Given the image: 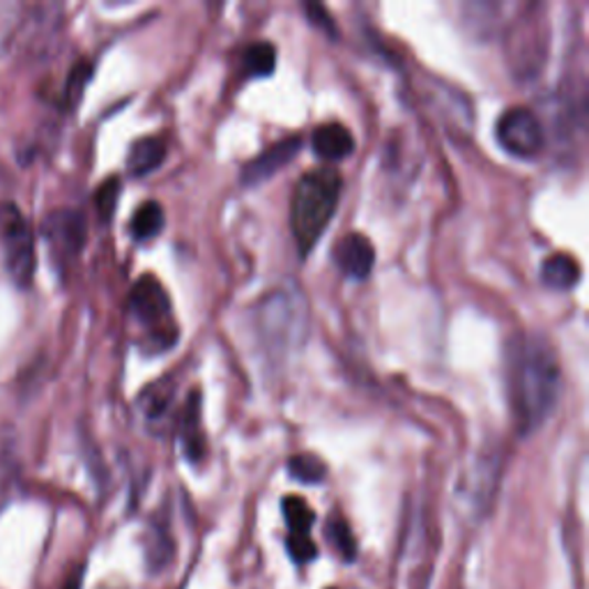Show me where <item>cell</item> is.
Masks as SVG:
<instances>
[{
    "label": "cell",
    "mask_w": 589,
    "mask_h": 589,
    "mask_svg": "<svg viewBox=\"0 0 589 589\" xmlns=\"http://www.w3.org/2000/svg\"><path fill=\"white\" fill-rule=\"evenodd\" d=\"M302 148V138L299 136H288L284 141H278L274 146H270L263 155H259L256 159H251L244 171H242V182L244 185H261L267 178H272L274 173L282 171L284 166H288Z\"/></svg>",
    "instance_id": "cell-9"
},
{
    "label": "cell",
    "mask_w": 589,
    "mask_h": 589,
    "mask_svg": "<svg viewBox=\"0 0 589 589\" xmlns=\"http://www.w3.org/2000/svg\"><path fill=\"white\" fill-rule=\"evenodd\" d=\"M0 242H3L6 270L19 288L31 286L35 274V242L28 221L14 203H0Z\"/></svg>",
    "instance_id": "cell-5"
},
{
    "label": "cell",
    "mask_w": 589,
    "mask_h": 589,
    "mask_svg": "<svg viewBox=\"0 0 589 589\" xmlns=\"http://www.w3.org/2000/svg\"><path fill=\"white\" fill-rule=\"evenodd\" d=\"M42 233L55 256L74 259L86 244V219L76 210H53L42 223Z\"/></svg>",
    "instance_id": "cell-7"
},
{
    "label": "cell",
    "mask_w": 589,
    "mask_h": 589,
    "mask_svg": "<svg viewBox=\"0 0 589 589\" xmlns=\"http://www.w3.org/2000/svg\"><path fill=\"white\" fill-rule=\"evenodd\" d=\"M129 312L134 320L141 325L157 344L171 346L176 341V323L171 297L164 291L152 274L138 278L129 295Z\"/></svg>",
    "instance_id": "cell-4"
},
{
    "label": "cell",
    "mask_w": 589,
    "mask_h": 589,
    "mask_svg": "<svg viewBox=\"0 0 589 589\" xmlns=\"http://www.w3.org/2000/svg\"><path fill=\"white\" fill-rule=\"evenodd\" d=\"M580 265L569 254H555L541 265V282L553 291H571L580 282Z\"/></svg>",
    "instance_id": "cell-12"
},
{
    "label": "cell",
    "mask_w": 589,
    "mask_h": 589,
    "mask_svg": "<svg viewBox=\"0 0 589 589\" xmlns=\"http://www.w3.org/2000/svg\"><path fill=\"white\" fill-rule=\"evenodd\" d=\"M254 323L263 348L272 357L293 355L308 334V304L304 293L297 286L267 293L256 306Z\"/></svg>",
    "instance_id": "cell-3"
},
{
    "label": "cell",
    "mask_w": 589,
    "mask_h": 589,
    "mask_svg": "<svg viewBox=\"0 0 589 589\" xmlns=\"http://www.w3.org/2000/svg\"><path fill=\"white\" fill-rule=\"evenodd\" d=\"M507 391L520 433H535L550 417L562 391V371L541 334H525L507 348Z\"/></svg>",
    "instance_id": "cell-1"
},
{
    "label": "cell",
    "mask_w": 589,
    "mask_h": 589,
    "mask_svg": "<svg viewBox=\"0 0 589 589\" xmlns=\"http://www.w3.org/2000/svg\"><path fill=\"white\" fill-rule=\"evenodd\" d=\"M288 553H291V557L295 559V562H299V565L308 562V559H314L318 555L316 544L308 537H299V535H291L288 537Z\"/></svg>",
    "instance_id": "cell-20"
},
{
    "label": "cell",
    "mask_w": 589,
    "mask_h": 589,
    "mask_svg": "<svg viewBox=\"0 0 589 589\" xmlns=\"http://www.w3.org/2000/svg\"><path fill=\"white\" fill-rule=\"evenodd\" d=\"M81 585H83V571H76V574L65 582L63 589H81Z\"/></svg>",
    "instance_id": "cell-23"
},
{
    "label": "cell",
    "mask_w": 589,
    "mask_h": 589,
    "mask_svg": "<svg viewBox=\"0 0 589 589\" xmlns=\"http://www.w3.org/2000/svg\"><path fill=\"white\" fill-rule=\"evenodd\" d=\"M276 65V51L267 42L251 44L244 51V70L249 76H267L274 72Z\"/></svg>",
    "instance_id": "cell-15"
},
{
    "label": "cell",
    "mask_w": 589,
    "mask_h": 589,
    "mask_svg": "<svg viewBox=\"0 0 589 589\" xmlns=\"http://www.w3.org/2000/svg\"><path fill=\"white\" fill-rule=\"evenodd\" d=\"M306 12H308V19H312V23L320 25L325 33H329V35H336L334 21H332V17L327 14V10H325L323 6H318V3H306Z\"/></svg>",
    "instance_id": "cell-22"
},
{
    "label": "cell",
    "mask_w": 589,
    "mask_h": 589,
    "mask_svg": "<svg viewBox=\"0 0 589 589\" xmlns=\"http://www.w3.org/2000/svg\"><path fill=\"white\" fill-rule=\"evenodd\" d=\"M341 173L332 166L299 178L291 199V229L302 254H308L325 233L341 196Z\"/></svg>",
    "instance_id": "cell-2"
},
{
    "label": "cell",
    "mask_w": 589,
    "mask_h": 589,
    "mask_svg": "<svg viewBox=\"0 0 589 589\" xmlns=\"http://www.w3.org/2000/svg\"><path fill=\"white\" fill-rule=\"evenodd\" d=\"M118 193H120V180L118 178H111L106 180L99 191H97V210L104 219H108L116 210V201H118Z\"/></svg>",
    "instance_id": "cell-19"
},
{
    "label": "cell",
    "mask_w": 589,
    "mask_h": 589,
    "mask_svg": "<svg viewBox=\"0 0 589 589\" xmlns=\"http://www.w3.org/2000/svg\"><path fill=\"white\" fill-rule=\"evenodd\" d=\"M499 146L516 157H535L541 152L546 134L537 114L527 106L504 111L495 127Z\"/></svg>",
    "instance_id": "cell-6"
},
{
    "label": "cell",
    "mask_w": 589,
    "mask_h": 589,
    "mask_svg": "<svg viewBox=\"0 0 589 589\" xmlns=\"http://www.w3.org/2000/svg\"><path fill=\"white\" fill-rule=\"evenodd\" d=\"M288 470L302 484H320L327 476V465L314 454H297L288 461Z\"/></svg>",
    "instance_id": "cell-16"
},
{
    "label": "cell",
    "mask_w": 589,
    "mask_h": 589,
    "mask_svg": "<svg viewBox=\"0 0 589 589\" xmlns=\"http://www.w3.org/2000/svg\"><path fill=\"white\" fill-rule=\"evenodd\" d=\"M182 440H185V452L189 459H199L203 452V440L199 433V406H196V395L191 397L189 403V417L185 419L182 427Z\"/></svg>",
    "instance_id": "cell-18"
},
{
    "label": "cell",
    "mask_w": 589,
    "mask_h": 589,
    "mask_svg": "<svg viewBox=\"0 0 589 589\" xmlns=\"http://www.w3.org/2000/svg\"><path fill=\"white\" fill-rule=\"evenodd\" d=\"M88 76H91V67H88V65H78V67L72 72V76H70V81H67V88H65V99H67L70 104H76V102H78V97H81V93H83V86H86Z\"/></svg>",
    "instance_id": "cell-21"
},
{
    "label": "cell",
    "mask_w": 589,
    "mask_h": 589,
    "mask_svg": "<svg viewBox=\"0 0 589 589\" xmlns=\"http://www.w3.org/2000/svg\"><path fill=\"white\" fill-rule=\"evenodd\" d=\"M284 516H286V523L291 527V535L308 537V532H312L316 516H314L312 507L306 504V499H302L299 495H288L284 499Z\"/></svg>",
    "instance_id": "cell-14"
},
{
    "label": "cell",
    "mask_w": 589,
    "mask_h": 589,
    "mask_svg": "<svg viewBox=\"0 0 589 589\" xmlns=\"http://www.w3.org/2000/svg\"><path fill=\"white\" fill-rule=\"evenodd\" d=\"M164 157H166V146H164L161 138H157V136L138 138V141L129 148L127 168L134 178H144V176L157 171Z\"/></svg>",
    "instance_id": "cell-11"
},
{
    "label": "cell",
    "mask_w": 589,
    "mask_h": 589,
    "mask_svg": "<svg viewBox=\"0 0 589 589\" xmlns=\"http://www.w3.org/2000/svg\"><path fill=\"white\" fill-rule=\"evenodd\" d=\"M164 229V210L159 203L148 201L136 210L132 219V235L136 240H152Z\"/></svg>",
    "instance_id": "cell-13"
},
{
    "label": "cell",
    "mask_w": 589,
    "mask_h": 589,
    "mask_svg": "<svg viewBox=\"0 0 589 589\" xmlns=\"http://www.w3.org/2000/svg\"><path fill=\"white\" fill-rule=\"evenodd\" d=\"M314 150L325 161H341L355 150V138L341 123H325L314 132Z\"/></svg>",
    "instance_id": "cell-10"
},
{
    "label": "cell",
    "mask_w": 589,
    "mask_h": 589,
    "mask_svg": "<svg viewBox=\"0 0 589 589\" xmlns=\"http://www.w3.org/2000/svg\"><path fill=\"white\" fill-rule=\"evenodd\" d=\"M334 261L346 276L361 282V278H367L371 274L376 265V249L367 235L348 233L336 242Z\"/></svg>",
    "instance_id": "cell-8"
},
{
    "label": "cell",
    "mask_w": 589,
    "mask_h": 589,
    "mask_svg": "<svg viewBox=\"0 0 589 589\" xmlns=\"http://www.w3.org/2000/svg\"><path fill=\"white\" fill-rule=\"evenodd\" d=\"M325 532H327V539L334 544L336 550L341 553L344 559H348V562H350V559H355L357 544H355V537H353V532H350V527H348L346 520H341V518H329Z\"/></svg>",
    "instance_id": "cell-17"
}]
</instances>
